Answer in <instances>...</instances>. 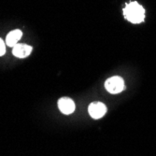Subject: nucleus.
<instances>
[{"label": "nucleus", "instance_id": "nucleus-3", "mask_svg": "<svg viewBox=\"0 0 156 156\" xmlns=\"http://www.w3.org/2000/svg\"><path fill=\"white\" fill-rule=\"evenodd\" d=\"M88 111L90 115L94 119H100L102 118L107 112V107L102 102H94L90 104L88 108Z\"/></svg>", "mask_w": 156, "mask_h": 156}, {"label": "nucleus", "instance_id": "nucleus-5", "mask_svg": "<svg viewBox=\"0 0 156 156\" xmlns=\"http://www.w3.org/2000/svg\"><path fill=\"white\" fill-rule=\"evenodd\" d=\"M32 51V47L26 44H16L12 49V53L18 58H25L29 56Z\"/></svg>", "mask_w": 156, "mask_h": 156}, {"label": "nucleus", "instance_id": "nucleus-2", "mask_svg": "<svg viewBox=\"0 0 156 156\" xmlns=\"http://www.w3.org/2000/svg\"><path fill=\"white\" fill-rule=\"evenodd\" d=\"M106 90L112 94L121 93L124 89V81L121 77L115 76L108 79L105 82Z\"/></svg>", "mask_w": 156, "mask_h": 156}, {"label": "nucleus", "instance_id": "nucleus-1", "mask_svg": "<svg viewBox=\"0 0 156 156\" xmlns=\"http://www.w3.org/2000/svg\"><path fill=\"white\" fill-rule=\"evenodd\" d=\"M124 17L133 23H140L144 21L145 10L143 7L137 2H131L127 4L123 9Z\"/></svg>", "mask_w": 156, "mask_h": 156}, {"label": "nucleus", "instance_id": "nucleus-6", "mask_svg": "<svg viewBox=\"0 0 156 156\" xmlns=\"http://www.w3.org/2000/svg\"><path fill=\"white\" fill-rule=\"evenodd\" d=\"M22 36H23V32L19 29H15V30L10 31L6 37L7 45L13 48L16 44H18V41L21 39Z\"/></svg>", "mask_w": 156, "mask_h": 156}, {"label": "nucleus", "instance_id": "nucleus-7", "mask_svg": "<svg viewBox=\"0 0 156 156\" xmlns=\"http://www.w3.org/2000/svg\"><path fill=\"white\" fill-rule=\"evenodd\" d=\"M6 52V43L3 39L0 37V56H3Z\"/></svg>", "mask_w": 156, "mask_h": 156}, {"label": "nucleus", "instance_id": "nucleus-4", "mask_svg": "<svg viewBox=\"0 0 156 156\" xmlns=\"http://www.w3.org/2000/svg\"><path fill=\"white\" fill-rule=\"evenodd\" d=\"M58 107L62 113L66 115H69L75 111L76 106L74 101L69 97H62L58 100Z\"/></svg>", "mask_w": 156, "mask_h": 156}]
</instances>
